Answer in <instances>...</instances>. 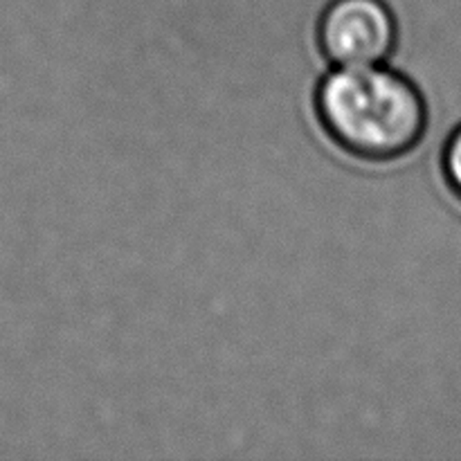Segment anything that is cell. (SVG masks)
<instances>
[{"instance_id":"2","label":"cell","mask_w":461,"mask_h":461,"mask_svg":"<svg viewBox=\"0 0 461 461\" xmlns=\"http://www.w3.org/2000/svg\"><path fill=\"white\" fill-rule=\"evenodd\" d=\"M315 39L333 68L376 66L394 54L399 23L385 0H329Z\"/></svg>"},{"instance_id":"3","label":"cell","mask_w":461,"mask_h":461,"mask_svg":"<svg viewBox=\"0 0 461 461\" xmlns=\"http://www.w3.org/2000/svg\"><path fill=\"white\" fill-rule=\"evenodd\" d=\"M441 176L446 187L461 203V124L455 126L441 149Z\"/></svg>"},{"instance_id":"1","label":"cell","mask_w":461,"mask_h":461,"mask_svg":"<svg viewBox=\"0 0 461 461\" xmlns=\"http://www.w3.org/2000/svg\"><path fill=\"white\" fill-rule=\"evenodd\" d=\"M313 108L320 129L342 153L376 165L412 153L430 124L421 88L385 63L331 66L315 86Z\"/></svg>"}]
</instances>
